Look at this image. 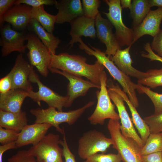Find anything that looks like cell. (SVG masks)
I'll use <instances>...</instances> for the list:
<instances>
[{"mask_svg": "<svg viewBox=\"0 0 162 162\" xmlns=\"http://www.w3.org/2000/svg\"><path fill=\"white\" fill-rule=\"evenodd\" d=\"M86 58L79 55L63 52L51 55L49 69L59 70L76 75L84 76L100 87V76L104 67L98 61L92 64L86 63Z\"/></svg>", "mask_w": 162, "mask_h": 162, "instance_id": "obj_1", "label": "cell"}, {"mask_svg": "<svg viewBox=\"0 0 162 162\" xmlns=\"http://www.w3.org/2000/svg\"><path fill=\"white\" fill-rule=\"evenodd\" d=\"M77 42L80 43L79 46L80 49L84 50L88 55L94 56L107 69L114 79L122 86L123 90L127 94L133 105L136 108L138 107L139 104L135 91L137 84L133 82L129 76L121 71L104 52L89 44L92 49L90 48L83 42L81 38L78 39Z\"/></svg>", "mask_w": 162, "mask_h": 162, "instance_id": "obj_2", "label": "cell"}, {"mask_svg": "<svg viewBox=\"0 0 162 162\" xmlns=\"http://www.w3.org/2000/svg\"><path fill=\"white\" fill-rule=\"evenodd\" d=\"M94 104V101H91L82 107L68 112L59 111L54 108L48 107L46 109H32L30 112L36 118L35 123L50 124L63 135L64 130L63 128V129L60 128V124L63 123H67L69 125L74 124L86 110Z\"/></svg>", "mask_w": 162, "mask_h": 162, "instance_id": "obj_3", "label": "cell"}, {"mask_svg": "<svg viewBox=\"0 0 162 162\" xmlns=\"http://www.w3.org/2000/svg\"><path fill=\"white\" fill-rule=\"evenodd\" d=\"M119 120L110 119L107 128L113 142L112 147L117 150L124 162H143L141 147L133 139L122 133Z\"/></svg>", "mask_w": 162, "mask_h": 162, "instance_id": "obj_4", "label": "cell"}, {"mask_svg": "<svg viewBox=\"0 0 162 162\" xmlns=\"http://www.w3.org/2000/svg\"><path fill=\"white\" fill-rule=\"evenodd\" d=\"M100 90L96 92L97 99L96 107L88 120L92 125H103L105 120L110 119L119 120V117L115 110V105L111 102L106 86L107 77L104 71L100 76Z\"/></svg>", "mask_w": 162, "mask_h": 162, "instance_id": "obj_5", "label": "cell"}, {"mask_svg": "<svg viewBox=\"0 0 162 162\" xmlns=\"http://www.w3.org/2000/svg\"><path fill=\"white\" fill-rule=\"evenodd\" d=\"M60 136L50 133L28 150L37 162H63V148L59 146Z\"/></svg>", "mask_w": 162, "mask_h": 162, "instance_id": "obj_6", "label": "cell"}, {"mask_svg": "<svg viewBox=\"0 0 162 162\" xmlns=\"http://www.w3.org/2000/svg\"><path fill=\"white\" fill-rule=\"evenodd\" d=\"M113 142L102 132L95 129L84 133L78 142V154L80 158L85 160L90 156L101 152L105 153Z\"/></svg>", "mask_w": 162, "mask_h": 162, "instance_id": "obj_7", "label": "cell"}, {"mask_svg": "<svg viewBox=\"0 0 162 162\" xmlns=\"http://www.w3.org/2000/svg\"><path fill=\"white\" fill-rule=\"evenodd\" d=\"M109 7V12H103L115 29V35L121 46H132L134 30L126 26L123 22L120 0H105Z\"/></svg>", "mask_w": 162, "mask_h": 162, "instance_id": "obj_8", "label": "cell"}, {"mask_svg": "<svg viewBox=\"0 0 162 162\" xmlns=\"http://www.w3.org/2000/svg\"><path fill=\"white\" fill-rule=\"evenodd\" d=\"M27 40L26 47L29 50L27 55L30 64L35 66L43 76H47L51 54L36 35L32 33L27 34Z\"/></svg>", "mask_w": 162, "mask_h": 162, "instance_id": "obj_9", "label": "cell"}, {"mask_svg": "<svg viewBox=\"0 0 162 162\" xmlns=\"http://www.w3.org/2000/svg\"><path fill=\"white\" fill-rule=\"evenodd\" d=\"M29 79L31 82L37 84L38 90L37 92L33 91L28 92V97L40 106V101H43L45 102L49 107L54 108L58 111H62L63 107H65L68 102V98L66 96H61L44 85L34 68L30 74Z\"/></svg>", "mask_w": 162, "mask_h": 162, "instance_id": "obj_10", "label": "cell"}, {"mask_svg": "<svg viewBox=\"0 0 162 162\" xmlns=\"http://www.w3.org/2000/svg\"><path fill=\"white\" fill-rule=\"evenodd\" d=\"M53 73L61 75L68 79L67 94L68 100L65 108L70 106L74 100L78 97L85 96L89 89L92 88L100 89V87L89 80L83 79L82 76L76 75L59 70L50 68Z\"/></svg>", "mask_w": 162, "mask_h": 162, "instance_id": "obj_11", "label": "cell"}, {"mask_svg": "<svg viewBox=\"0 0 162 162\" xmlns=\"http://www.w3.org/2000/svg\"><path fill=\"white\" fill-rule=\"evenodd\" d=\"M1 27L0 46L2 56H7L15 51L25 52L27 49L24 43L27 40V34L13 29L9 24Z\"/></svg>", "mask_w": 162, "mask_h": 162, "instance_id": "obj_12", "label": "cell"}, {"mask_svg": "<svg viewBox=\"0 0 162 162\" xmlns=\"http://www.w3.org/2000/svg\"><path fill=\"white\" fill-rule=\"evenodd\" d=\"M107 88L110 98L118 110L121 121L120 128L122 133L124 136L134 139L142 148L145 143L134 128L132 121L126 110L123 99L118 93L110 88Z\"/></svg>", "mask_w": 162, "mask_h": 162, "instance_id": "obj_13", "label": "cell"}, {"mask_svg": "<svg viewBox=\"0 0 162 162\" xmlns=\"http://www.w3.org/2000/svg\"><path fill=\"white\" fill-rule=\"evenodd\" d=\"M33 66L23 58L22 53L18 55L14 65L8 74L12 82L11 89H21L27 92L33 91L29 76Z\"/></svg>", "mask_w": 162, "mask_h": 162, "instance_id": "obj_14", "label": "cell"}, {"mask_svg": "<svg viewBox=\"0 0 162 162\" xmlns=\"http://www.w3.org/2000/svg\"><path fill=\"white\" fill-rule=\"evenodd\" d=\"M96 36L106 47L105 54L110 58L116 52L121 49L115 35L112 32V25L109 21L103 17L99 13L95 19Z\"/></svg>", "mask_w": 162, "mask_h": 162, "instance_id": "obj_15", "label": "cell"}, {"mask_svg": "<svg viewBox=\"0 0 162 162\" xmlns=\"http://www.w3.org/2000/svg\"><path fill=\"white\" fill-rule=\"evenodd\" d=\"M162 21V8L149 12L142 22L133 28L134 37L132 44L142 36L149 35L153 38L159 32Z\"/></svg>", "mask_w": 162, "mask_h": 162, "instance_id": "obj_16", "label": "cell"}, {"mask_svg": "<svg viewBox=\"0 0 162 162\" xmlns=\"http://www.w3.org/2000/svg\"><path fill=\"white\" fill-rule=\"evenodd\" d=\"M32 8L25 4L14 5L4 15L3 22H8L16 30L25 29L32 19Z\"/></svg>", "mask_w": 162, "mask_h": 162, "instance_id": "obj_17", "label": "cell"}, {"mask_svg": "<svg viewBox=\"0 0 162 162\" xmlns=\"http://www.w3.org/2000/svg\"><path fill=\"white\" fill-rule=\"evenodd\" d=\"M52 126L47 123H35L27 124L19 133L18 138L16 141L17 148L25 146L37 144L46 135L49 129Z\"/></svg>", "mask_w": 162, "mask_h": 162, "instance_id": "obj_18", "label": "cell"}, {"mask_svg": "<svg viewBox=\"0 0 162 162\" xmlns=\"http://www.w3.org/2000/svg\"><path fill=\"white\" fill-rule=\"evenodd\" d=\"M55 6L58 10L56 23H70L76 18L84 15L80 0H55Z\"/></svg>", "mask_w": 162, "mask_h": 162, "instance_id": "obj_19", "label": "cell"}, {"mask_svg": "<svg viewBox=\"0 0 162 162\" xmlns=\"http://www.w3.org/2000/svg\"><path fill=\"white\" fill-rule=\"evenodd\" d=\"M70 24L71 28L69 34L71 39L68 44L70 47L82 36L92 39L96 37L95 20L83 15L76 18Z\"/></svg>", "mask_w": 162, "mask_h": 162, "instance_id": "obj_20", "label": "cell"}, {"mask_svg": "<svg viewBox=\"0 0 162 162\" xmlns=\"http://www.w3.org/2000/svg\"><path fill=\"white\" fill-rule=\"evenodd\" d=\"M107 88H109L119 94L128 105L132 115V120L139 133L143 141L145 142L150 134L149 129L144 119H142L137 111L136 108L132 104L127 94L122 90L117 84H114L111 79L106 82Z\"/></svg>", "mask_w": 162, "mask_h": 162, "instance_id": "obj_21", "label": "cell"}, {"mask_svg": "<svg viewBox=\"0 0 162 162\" xmlns=\"http://www.w3.org/2000/svg\"><path fill=\"white\" fill-rule=\"evenodd\" d=\"M131 46H130L123 50H118L110 59L121 71L129 76L134 77L138 80L147 77L148 74L147 72L139 70L132 66L133 61L130 53Z\"/></svg>", "mask_w": 162, "mask_h": 162, "instance_id": "obj_22", "label": "cell"}, {"mask_svg": "<svg viewBox=\"0 0 162 162\" xmlns=\"http://www.w3.org/2000/svg\"><path fill=\"white\" fill-rule=\"evenodd\" d=\"M28 94L27 92L19 89H11L5 93H0V110L16 113L20 112Z\"/></svg>", "mask_w": 162, "mask_h": 162, "instance_id": "obj_23", "label": "cell"}, {"mask_svg": "<svg viewBox=\"0 0 162 162\" xmlns=\"http://www.w3.org/2000/svg\"><path fill=\"white\" fill-rule=\"evenodd\" d=\"M27 123L25 111L16 113L0 110V126L4 128L20 133Z\"/></svg>", "mask_w": 162, "mask_h": 162, "instance_id": "obj_24", "label": "cell"}, {"mask_svg": "<svg viewBox=\"0 0 162 162\" xmlns=\"http://www.w3.org/2000/svg\"><path fill=\"white\" fill-rule=\"evenodd\" d=\"M29 25L32 30L47 47L51 55L55 54L56 51L61 40L52 34L47 31L36 20L32 19Z\"/></svg>", "mask_w": 162, "mask_h": 162, "instance_id": "obj_25", "label": "cell"}, {"mask_svg": "<svg viewBox=\"0 0 162 162\" xmlns=\"http://www.w3.org/2000/svg\"><path fill=\"white\" fill-rule=\"evenodd\" d=\"M148 0H133L130 10L133 28L137 27L150 11Z\"/></svg>", "mask_w": 162, "mask_h": 162, "instance_id": "obj_26", "label": "cell"}, {"mask_svg": "<svg viewBox=\"0 0 162 162\" xmlns=\"http://www.w3.org/2000/svg\"><path fill=\"white\" fill-rule=\"evenodd\" d=\"M44 6L32 7V18L37 21L47 31L52 33L57 16L56 15H51L46 12L44 9Z\"/></svg>", "mask_w": 162, "mask_h": 162, "instance_id": "obj_27", "label": "cell"}, {"mask_svg": "<svg viewBox=\"0 0 162 162\" xmlns=\"http://www.w3.org/2000/svg\"><path fill=\"white\" fill-rule=\"evenodd\" d=\"M162 152V132L150 134L141 148L142 155Z\"/></svg>", "mask_w": 162, "mask_h": 162, "instance_id": "obj_28", "label": "cell"}, {"mask_svg": "<svg viewBox=\"0 0 162 162\" xmlns=\"http://www.w3.org/2000/svg\"><path fill=\"white\" fill-rule=\"evenodd\" d=\"M146 72L148 76L144 78L138 80V84L146 86L152 88L162 86V68L151 69Z\"/></svg>", "mask_w": 162, "mask_h": 162, "instance_id": "obj_29", "label": "cell"}, {"mask_svg": "<svg viewBox=\"0 0 162 162\" xmlns=\"http://www.w3.org/2000/svg\"><path fill=\"white\" fill-rule=\"evenodd\" d=\"M140 93H144L150 98L154 109V113L162 112V93H159L152 90L150 88L137 83L136 89Z\"/></svg>", "mask_w": 162, "mask_h": 162, "instance_id": "obj_30", "label": "cell"}, {"mask_svg": "<svg viewBox=\"0 0 162 162\" xmlns=\"http://www.w3.org/2000/svg\"><path fill=\"white\" fill-rule=\"evenodd\" d=\"M82 8L85 16L95 20L99 13L98 8L101 3L99 0H82Z\"/></svg>", "mask_w": 162, "mask_h": 162, "instance_id": "obj_31", "label": "cell"}, {"mask_svg": "<svg viewBox=\"0 0 162 162\" xmlns=\"http://www.w3.org/2000/svg\"><path fill=\"white\" fill-rule=\"evenodd\" d=\"M143 119L149 128L150 134L162 132V112L145 117Z\"/></svg>", "mask_w": 162, "mask_h": 162, "instance_id": "obj_32", "label": "cell"}, {"mask_svg": "<svg viewBox=\"0 0 162 162\" xmlns=\"http://www.w3.org/2000/svg\"><path fill=\"white\" fill-rule=\"evenodd\" d=\"M122 160L120 154L113 153H96L93 155L83 162H121Z\"/></svg>", "mask_w": 162, "mask_h": 162, "instance_id": "obj_33", "label": "cell"}, {"mask_svg": "<svg viewBox=\"0 0 162 162\" xmlns=\"http://www.w3.org/2000/svg\"><path fill=\"white\" fill-rule=\"evenodd\" d=\"M19 133L0 126V143L2 145L16 141Z\"/></svg>", "mask_w": 162, "mask_h": 162, "instance_id": "obj_34", "label": "cell"}, {"mask_svg": "<svg viewBox=\"0 0 162 162\" xmlns=\"http://www.w3.org/2000/svg\"><path fill=\"white\" fill-rule=\"evenodd\" d=\"M8 162H37L28 150H21L8 159Z\"/></svg>", "mask_w": 162, "mask_h": 162, "instance_id": "obj_35", "label": "cell"}, {"mask_svg": "<svg viewBox=\"0 0 162 162\" xmlns=\"http://www.w3.org/2000/svg\"><path fill=\"white\" fill-rule=\"evenodd\" d=\"M55 0H16L14 5L25 4L32 8H37L44 5L55 4Z\"/></svg>", "mask_w": 162, "mask_h": 162, "instance_id": "obj_36", "label": "cell"}, {"mask_svg": "<svg viewBox=\"0 0 162 162\" xmlns=\"http://www.w3.org/2000/svg\"><path fill=\"white\" fill-rule=\"evenodd\" d=\"M63 135V140H60V144L63 147V155L65 162H76L75 155L71 152L68 146L65 133Z\"/></svg>", "mask_w": 162, "mask_h": 162, "instance_id": "obj_37", "label": "cell"}, {"mask_svg": "<svg viewBox=\"0 0 162 162\" xmlns=\"http://www.w3.org/2000/svg\"><path fill=\"white\" fill-rule=\"evenodd\" d=\"M150 45L152 50L162 58V29L153 38Z\"/></svg>", "mask_w": 162, "mask_h": 162, "instance_id": "obj_38", "label": "cell"}, {"mask_svg": "<svg viewBox=\"0 0 162 162\" xmlns=\"http://www.w3.org/2000/svg\"><path fill=\"white\" fill-rule=\"evenodd\" d=\"M144 49L147 52L142 53L141 56L142 57L149 59L150 62L157 61L162 63V58L155 53L152 50L149 42H147L145 44Z\"/></svg>", "mask_w": 162, "mask_h": 162, "instance_id": "obj_39", "label": "cell"}, {"mask_svg": "<svg viewBox=\"0 0 162 162\" xmlns=\"http://www.w3.org/2000/svg\"><path fill=\"white\" fill-rule=\"evenodd\" d=\"M15 0H0V25L2 26L3 18L5 13L14 5Z\"/></svg>", "mask_w": 162, "mask_h": 162, "instance_id": "obj_40", "label": "cell"}, {"mask_svg": "<svg viewBox=\"0 0 162 162\" xmlns=\"http://www.w3.org/2000/svg\"><path fill=\"white\" fill-rule=\"evenodd\" d=\"M12 82L11 79L7 74L2 78L0 80V93H4L11 89Z\"/></svg>", "mask_w": 162, "mask_h": 162, "instance_id": "obj_41", "label": "cell"}, {"mask_svg": "<svg viewBox=\"0 0 162 162\" xmlns=\"http://www.w3.org/2000/svg\"><path fill=\"white\" fill-rule=\"evenodd\" d=\"M142 158L143 162H162V152L142 155Z\"/></svg>", "mask_w": 162, "mask_h": 162, "instance_id": "obj_42", "label": "cell"}, {"mask_svg": "<svg viewBox=\"0 0 162 162\" xmlns=\"http://www.w3.org/2000/svg\"><path fill=\"white\" fill-rule=\"evenodd\" d=\"M17 148L16 141L1 145L0 146V162H3L2 156L4 153L5 151L9 149Z\"/></svg>", "mask_w": 162, "mask_h": 162, "instance_id": "obj_43", "label": "cell"}, {"mask_svg": "<svg viewBox=\"0 0 162 162\" xmlns=\"http://www.w3.org/2000/svg\"><path fill=\"white\" fill-rule=\"evenodd\" d=\"M151 7L157 6L158 8H162V0H148Z\"/></svg>", "mask_w": 162, "mask_h": 162, "instance_id": "obj_44", "label": "cell"}, {"mask_svg": "<svg viewBox=\"0 0 162 162\" xmlns=\"http://www.w3.org/2000/svg\"><path fill=\"white\" fill-rule=\"evenodd\" d=\"M132 1L131 0H121L120 3L122 8H130Z\"/></svg>", "mask_w": 162, "mask_h": 162, "instance_id": "obj_45", "label": "cell"}, {"mask_svg": "<svg viewBox=\"0 0 162 162\" xmlns=\"http://www.w3.org/2000/svg\"></svg>", "mask_w": 162, "mask_h": 162, "instance_id": "obj_46", "label": "cell"}]
</instances>
